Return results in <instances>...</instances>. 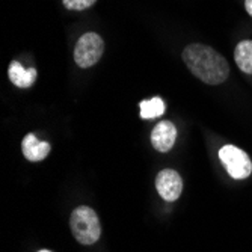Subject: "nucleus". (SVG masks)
Wrapping results in <instances>:
<instances>
[{
  "instance_id": "1a4fd4ad",
  "label": "nucleus",
  "mask_w": 252,
  "mask_h": 252,
  "mask_svg": "<svg viewBox=\"0 0 252 252\" xmlns=\"http://www.w3.org/2000/svg\"><path fill=\"white\" fill-rule=\"evenodd\" d=\"M234 61L246 74H252V41L246 39L237 44L234 50Z\"/></svg>"
},
{
  "instance_id": "39448f33",
  "label": "nucleus",
  "mask_w": 252,
  "mask_h": 252,
  "mask_svg": "<svg viewBox=\"0 0 252 252\" xmlns=\"http://www.w3.org/2000/svg\"><path fill=\"white\" fill-rule=\"evenodd\" d=\"M156 188L158 195L165 201H175L180 198L183 190V180L174 169H163L157 174Z\"/></svg>"
},
{
  "instance_id": "7ed1b4c3",
  "label": "nucleus",
  "mask_w": 252,
  "mask_h": 252,
  "mask_svg": "<svg viewBox=\"0 0 252 252\" xmlns=\"http://www.w3.org/2000/svg\"><path fill=\"white\" fill-rule=\"evenodd\" d=\"M104 42L98 33L88 32L82 35L74 49V61L80 68L94 66L103 56Z\"/></svg>"
},
{
  "instance_id": "f03ea898",
  "label": "nucleus",
  "mask_w": 252,
  "mask_h": 252,
  "mask_svg": "<svg viewBox=\"0 0 252 252\" xmlns=\"http://www.w3.org/2000/svg\"><path fill=\"white\" fill-rule=\"evenodd\" d=\"M70 228L76 240L82 245H94L101 236V225L97 213L80 205L70 216Z\"/></svg>"
},
{
  "instance_id": "ddd939ff",
  "label": "nucleus",
  "mask_w": 252,
  "mask_h": 252,
  "mask_svg": "<svg viewBox=\"0 0 252 252\" xmlns=\"http://www.w3.org/2000/svg\"><path fill=\"white\" fill-rule=\"evenodd\" d=\"M39 252H50V251H39Z\"/></svg>"
},
{
  "instance_id": "0eeeda50",
  "label": "nucleus",
  "mask_w": 252,
  "mask_h": 252,
  "mask_svg": "<svg viewBox=\"0 0 252 252\" xmlns=\"http://www.w3.org/2000/svg\"><path fill=\"white\" fill-rule=\"evenodd\" d=\"M23 154L31 162H41L50 153V144L38 141L36 136L33 133L26 134V137L23 139Z\"/></svg>"
},
{
  "instance_id": "9d476101",
  "label": "nucleus",
  "mask_w": 252,
  "mask_h": 252,
  "mask_svg": "<svg viewBox=\"0 0 252 252\" xmlns=\"http://www.w3.org/2000/svg\"><path fill=\"white\" fill-rule=\"evenodd\" d=\"M166 106L160 97H154L151 100L141 101V118L144 120H153L163 115Z\"/></svg>"
},
{
  "instance_id": "f257e3e1",
  "label": "nucleus",
  "mask_w": 252,
  "mask_h": 252,
  "mask_svg": "<svg viewBox=\"0 0 252 252\" xmlns=\"http://www.w3.org/2000/svg\"><path fill=\"white\" fill-rule=\"evenodd\" d=\"M183 61L199 80L207 85H220L230 74L226 59L204 44H190L183 50Z\"/></svg>"
},
{
  "instance_id": "423d86ee",
  "label": "nucleus",
  "mask_w": 252,
  "mask_h": 252,
  "mask_svg": "<svg viewBox=\"0 0 252 252\" xmlns=\"http://www.w3.org/2000/svg\"><path fill=\"white\" fill-rule=\"evenodd\" d=\"M175 139H177V128L171 121L158 123L151 131V144L160 153L169 151L174 147Z\"/></svg>"
},
{
  "instance_id": "f8f14e48",
  "label": "nucleus",
  "mask_w": 252,
  "mask_h": 252,
  "mask_svg": "<svg viewBox=\"0 0 252 252\" xmlns=\"http://www.w3.org/2000/svg\"><path fill=\"white\" fill-rule=\"evenodd\" d=\"M245 8H246L248 14L252 17V0H245Z\"/></svg>"
},
{
  "instance_id": "20e7f679",
  "label": "nucleus",
  "mask_w": 252,
  "mask_h": 252,
  "mask_svg": "<svg viewBox=\"0 0 252 252\" xmlns=\"http://www.w3.org/2000/svg\"><path fill=\"white\" fill-rule=\"evenodd\" d=\"M219 158L225 169L228 171L233 178L236 180H243L248 178L252 172V163L248 154L234 147V145H225L219 151Z\"/></svg>"
},
{
  "instance_id": "9b49d317",
  "label": "nucleus",
  "mask_w": 252,
  "mask_h": 252,
  "mask_svg": "<svg viewBox=\"0 0 252 252\" xmlns=\"http://www.w3.org/2000/svg\"><path fill=\"white\" fill-rule=\"evenodd\" d=\"M97 0H62V3L66 9L71 11H83L91 8Z\"/></svg>"
},
{
  "instance_id": "6e6552de",
  "label": "nucleus",
  "mask_w": 252,
  "mask_h": 252,
  "mask_svg": "<svg viewBox=\"0 0 252 252\" xmlns=\"http://www.w3.org/2000/svg\"><path fill=\"white\" fill-rule=\"evenodd\" d=\"M8 76H9V80L15 86L26 89V88H31L35 83L36 70H35V68H25L20 62L12 61L9 68H8Z\"/></svg>"
}]
</instances>
